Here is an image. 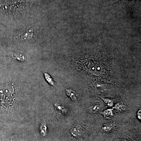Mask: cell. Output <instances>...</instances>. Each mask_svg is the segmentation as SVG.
<instances>
[{"mask_svg":"<svg viewBox=\"0 0 141 141\" xmlns=\"http://www.w3.org/2000/svg\"><path fill=\"white\" fill-rule=\"evenodd\" d=\"M70 132L73 136L77 138L82 135L83 132V131L80 126H76L73 127L72 129L70 131Z\"/></svg>","mask_w":141,"mask_h":141,"instance_id":"obj_1","label":"cell"},{"mask_svg":"<svg viewBox=\"0 0 141 141\" xmlns=\"http://www.w3.org/2000/svg\"><path fill=\"white\" fill-rule=\"evenodd\" d=\"M67 94L72 100H76L77 99V95L75 93L72 89H68L66 91Z\"/></svg>","mask_w":141,"mask_h":141,"instance_id":"obj_2","label":"cell"},{"mask_svg":"<svg viewBox=\"0 0 141 141\" xmlns=\"http://www.w3.org/2000/svg\"><path fill=\"white\" fill-rule=\"evenodd\" d=\"M102 114L106 118H111L113 116L112 109H108L102 112Z\"/></svg>","mask_w":141,"mask_h":141,"instance_id":"obj_3","label":"cell"},{"mask_svg":"<svg viewBox=\"0 0 141 141\" xmlns=\"http://www.w3.org/2000/svg\"><path fill=\"white\" fill-rule=\"evenodd\" d=\"M101 108L100 106L98 105H95L91 106L89 108V110L91 112L95 113L98 111Z\"/></svg>","mask_w":141,"mask_h":141,"instance_id":"obj_4","label":"cell"},{"mask_svg":"<svg viewBox=\"0 0 141 141\" xmlns=\"http://www.w3.org/2000/svg\"><path fill=\"white\" fill-rule=\"evenodd\" d=\"M55 108L56 110L58 111L59 112H60L61 113L64 114L66 112V110L64 107L60 105H57L55 104Z\"/></svg>","mask_w":141,"mask_h":141,"instance_id":"obj_5","label":"cell"},{"mask_svg":"<svg viewBox=\"0 0 141 141\" xmlns=\"http://www.w3.org/2000/svg\"><path fill=\"white\" fill-rule=\"evenodd\" d=\"M112 128H113V125H105L102 127V131L103 132H106L111 131Z\"/></svg>","mask_w":141,"mask_h":141,"instance_id":"obj_6","label":"cell"},{"mask_svg":"<svg viewBox=\"0 0 141 141\" xmlns=\"http://www.w3.org/2000/svg\"><path fill=\"white\" fill-rule=\"evenodd\" d=\"M40 133L43 136H45L46 134L47 127L45 123H42L40 126Z\"/></svg>","mask_w":141,"mask_h":141,"instance_id":"obj_7","label":"cell"},{"mask_svg":"<svg viewBox=\"0 0 141 141\" xmlns=\"http://www.w3.org/2000/svg\"><path fill=\"white\" fill-rule=\"evenodd\" d=\"M44 76H45V79H46V81L48 82V83L51 86H54V83L53 81V80L51 77L50 76L49 74H47L46 73H44Z\"/></svg>","mask_w":141,"mask_h":141,"instance_id":"obj_8","label":"cell"},{"mask_svg":"<svg viewBox=\"0 0 141 141\" xmlns=\"http://www.w3.org/2000/svg\"><path fill=\"white\" fill-rule=\"evenodd\" d=\"M103 100L104 102L109 106H112L113 105V101L112 100L109 99H103Z\"/></svg>","mask_w":141,"mask_h":141,"instance_id":"obj_9","label":"cell"},{"mask_svg":"<svg viewBox=\"0 0 141 141\" xmlns=\"http://www.w3.org/2000/svg\"><path fill=\"white\" fill-rule=\"evenodd\" d=\"M141 110H139L138 112V116L139 119H141Z\"/></svg>","mask_w":141,"mask_h":141,"instance_id":"obj_10","label":"cell"},{"mask_svg":"<svg viewBox=\"0 0 141 141\" xmlns=\"http://www.w3.org/2000/svg\"></svg>","mask_w":141,"mask_h":141,"instance_id":"obj_11","label":"cell"}]
</instances>
